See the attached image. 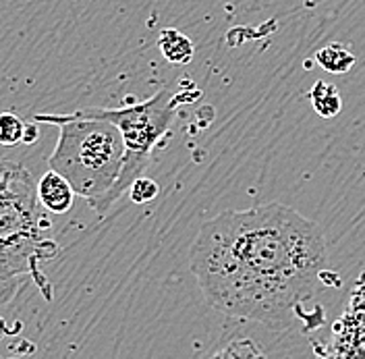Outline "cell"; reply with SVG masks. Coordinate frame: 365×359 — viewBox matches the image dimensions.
Masks as SVG:
<instances>
[{"instance_id": "cell-1", "label": "cell", "mask_w": 365, "mask_h": 359, "mask_svg": "<svg viewBox=\"0 0 365 359\" xmlns=\"http://www.w3.org/2000/svg\"><path fill=\"white\" fill-rule=\"evenodd\" d=\"M189 258L214 310L270 330L309 324L303 303L326 280L328 268L318 223L276 202L220 212L200 228Z\"/></svg>"}, {"instance_id": "cell-2", "label": "cell", "mask_w": 365, "mask_h": 359, "mask_svg": "<svg viewBox=\"0 0 365 359\" xmlns=\"http://www.w3.org/2000/svg\"><path fill=\"white\" fill-rule=\"evenodd\" d=\"M34 121L61 129L50 168L65 175L77 196L91 206L113 189L125 158L123 135L114 123L68 114H36Z\"/></svg>"}, {"instance_id": "cell-3", "label": "cell", "mask_w": 365, "mask_h": 359, "mask_svg": "<svg viewBox=\"0 0 365 359\" xmlns=\"http://www.w3.org/2000/svg\"><path fill=\"white\" fill-rule=\"evenodd\" d=\"M68 116L106 118L114 123L123 135L125 158H123L120 175L104 198L91 203V208L100 216H104L129 191L131 183L137 177L145 175L152 162L154 148L170 131V125L177 118V96L168 88H162L152 98L137 104L120 106V108H79L68 113Z\"/></svg>"}, {"instance_id": "cell-4", "label": "cell", "mask_w": 365, "mask_h": 359, "mask_svg": "<svg viewBox=\"0 0 365 359\" xmlns=\"http://www.w3.org/2000/svg\"><path fill=\"white\" fill-rule=\"evenodd\" d=\"M38 187L21 164L0 162V270H19L23 260L36 249L40 214Z\"/></svg>"}, {"instance_id": "cell-5", "label": "cell", "mask_w": 365, "mask_h": 359, "mask_svg": "<svg viewBox=\"0 0 365 359\" xmlns=\"http://www.w3.org/2000/svg\"><path fill=\"white\" fill-rule=\"evenodd\" d=\"M339 358H365V274L351 295L346 314L334 326V351Z\"/></svg>"}, {"instance_id": "cell-6", "label": "cell", "mask_w": 365, "mask_h": 359, "mask_svg": "<svg viewBox=\"0 0 365 359\" xmlns=\"http://www.w3.org/2000/svg\"><path fill=\"white\" fill-rule=\"evenodd\" d=\"M75 189L68 183L65 175H61L58 171L50 168L48 173L42 175V179L38 181V200L42 203V208L52 212V214H65L73 208L75 202Z\"/></svg>"}, {"instance_id": "cell-7", "label": "cell", "mask_w": 365, "mask_h": 359, "mask_svg": "<svg viewBox=\"0 0 365 359\" xmlns=\"http://www.w3.org/2000/svg\"><path fill=\"white\" fill-rule=\"evenodd\" d=\"M158 48L164 54V59L173 65H187V63H191V59L195 54L193 42L185 34L170 29V27L160 31Z\"/></svg>"}, {"instance_id": "cell-8", "label": "cell", "mask_w": 365, "mask_h": 359, "mask_svg": "<svg viewBox=\"0 0 365 359\" xmlns=\"http://www.w3.org/2000/svg\"><path fill=\"white\" fill-rule=\"evenodd\" d=\"M316 63L332 75H342V73H349L353 69L355 56L346 46L332 42V44H326L316 52Z\"/></svg>"}, {"instance_id": "cell-9", "label": "cell", "mask_w": 365, "mask_h": 359, "mask_svg": "<svg viewBox=\"0 0 365 359\" xmlns=\"http://www.w3.org/2000/svg\"><path fill=\"white\" fill-rule=\"evenodd\" d=\"M309 102H312L314 111L324 118L336 116L342 108L341 91L336 86H332L328 81H316V86L309 90Z\"/></svg>"}, {"instance_id": "cell-10", "label": "cell", "mask_w": 365, "mask_h": 359, "mask_svg": "<svg viewBox=\"0 0 365 359\" xmlns=\"http://www.w3.org/2000/svg\"><path fill=\"white\" fill-rule=\"evenodd\" d=\"M25 125L17 114L0 113V143L2 146H17L23 141Z\"/></svg>"}, {"instance_id": "cell-11", "label": "cell", "mask_w": 365, "mask_h": 359, "mask_svg": "<svg viewBox=\"0 0 365 359\" xmlns=\"http://www.w3.org/2000/svg\"><path fill=\"white\" fill-rule=\"evenodd\" d=\"M214 358H266V351H262L250 338H243L227 343V347L216 351Z\"/></svg>"}, {"instance_id": "cell-12", "label": "cell", "mask_w": 365, "mask_h": 359, "mask_svg": "<svg viewBox=\"0 0 365 359\" xmlns=\"http://www.w3.org/2000/svg\"><path fill=\"white\" fill-rule=\"evenodd\" d=\"M127 193H129L131 202L148 203L158 198L160 185L154 179H150V177L141 175V177H137V179L131 183V187H129V191H127Z\"/></svg>"}, {"instance_id": "cell-13", "label": "cell", "mask_w": 365, "mask_h": 359, "mask_svg": "<svg viewBox=\"0 0 365 359\" xmlns=\"http://www.w3.org/2000/svg\"><path fill=\"white\" fill-rule=\"evenodd\" d=\"M38 135H40L38 127L31 125V123H27V125H25V133H23V143H34V141L38 139Z\"/></svg>"}]
</instances>
